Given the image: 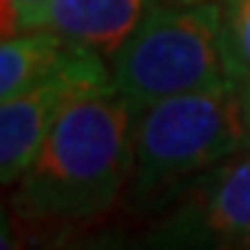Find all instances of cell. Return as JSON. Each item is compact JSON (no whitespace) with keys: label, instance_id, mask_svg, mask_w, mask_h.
I'll return each mask as SVG.
<instances>
[{"label":"cell","instance_id":"cell-9","mask_svg":"<svg viewBox=\"0 0 250 250\" xmlns=\"http://www.w3.org/2000/svg\"><path fill=\"white\" fill-rule=\"evenodd\" d=\"M37 250H142V238L127 229H84V226H58V232Z\"/></svg>","mask_w":250,"mask_h":250},{"label":"cell","instance_id":"cell-6","mask_svg":"<svg viewBox=\"0 0 250 250\" xmlns=\"http://www.w3.org/2000/svg\"><path fill=\"white\" fill-rule=\"evenodd\" d=\"M151 3L154 0H42L21 19L19 30H51L112 58Z\"/></svg>","mask_w":250,"mask_h":250},{"label":"cell","instance_id":"cell-10","mask_svg":"<svg viewBox=\"0 0 250 250\" xmlns=\"http://www.w3.org/2000/svg\"><path fill=\"white\" fill-rule=\"evenodd\" d=\"M0 250H24V235H21V217L15 211H9V205H3L0 214Z\"/></svg>","mask_w":250,"mask_h":250},{"label":"cell","instance_id":"cell-12","mask_svg":"<svg viewBox=\"0 0 250 250\" xmlns=\"http://www.w3.org/2000/svg\"><path fill=\"white\" fill-rule=\"evenodd\" d=\"M238 103H241V118H244V127L250 133V82L238 84Z\"/></svg>","mask_w":250,"mask_h":250},{"label":"cell","instance_id":"cell-13","mask_svg":"<svg viewBox=\"0 0 250 250\" xmlns=\"http://www.w3.org/2000/svg\"><path fill=\"white\" fill-rule=\"evenodd\" d=\"M187 3H196V0H187Z\"/></svg>","mask_w":250,"mask_h":250},{"label":"cell","instance_id":"cell-5","mask_svg":"<svg viewBox=\"0 0 250 250\" xmlns=\"http://www.w3.org/2000/svg\"><path fill=\"white\" fill-rule=\"evenodd\" d=\"M115 91L112 63L103 51L69 42L66 55L33 82L27 91L0 100V181L12 187L27 172L33 157L61 115L82 97Z\"/></svg>","mask_w":250,"mask_h":250},{"label":"cell","instance_id":"cell-4","mask_svg":"<svg viewBox=\"0 0 250 250\" xmlns=\"http://www.w3.org/2000/svg\"><path fill=\"white\" fill-rule=\"evenodd\" d=\"M139 238L142 250H250V148L175 196Z\"/></svg>","mask_w":250,"mask_h":250},{"label":"cell","instance_id":"cell-2","mask_svg":"<svg viewBox=\"0 0 250 250\" xmlns=\"http://www.w3.org/2000/svg\"><path fill=\"white\" fill-rule=\"evenodd\" d=\"M250 148L238 87H214L160 100L136 115L133 172L124 208L157 217L193 181Z\"/></svg>","mask_w":250,"mask_h":250},{"label":"cell","instance_id":"cell-3","mask_svg":"<svg viewBox=\"0 0 250 250\" xmlns=\"http://www.w3.org/2000/svg\"><path fill=\"white\" fill-rule=\"evenodd\" d=\"M112 63V87L133 109L160 100L238 87L229 76L217 0H154Z\"/></svg>","mask_w":250,"mask_h":250},{"label":"cell","instance_id":"cell-8","mask_svg":"<svg viewBox=\"0 0 250 250\" xmlns=\"http://www.w3.org/2000/svg\"><path fill=\"white\" fill-rule=\"evenodd\" d=\"M223 15L226 63L235 84L250 82V0H217Z\"/></svg>","mask_w":250,"mask_h":250},{"label":"cell","instance_id":"cell-7","mask_svg":"<svg viewBox=\"0 0 250 250\" xmlns=\"http://www.w3.org/2000/svg\"><path fill=\"white\" fill-rule=\"evenodd\" d=\"M73 40H63L51 30H19L6 33L0 42V100L27 91L55 66Z\"/></svg>","mask_w":250,"mask_h":250},{"label":"cell","instance_id":"cell-1","mask_svg":"<svg viewBox=\"0 0 250 250\" xmlns=\"http://www.w3.org/2000/svg\"><path fill=\"white\" fill-rule=\"evenodd\" d=\"M136 115L118 91L76 100L12 184V211L24 223L45 226H84L105 217L130 184Z\"/></svg>","mask_w":250,"mask_h":250},{"label":"cell","instance_id":"cell-11","mask_svg":"<svg viewBox=\"0 0 250 250\" xmlns=\"http://www.w3.org/2000/svg\"><path fill=\"white\" fill-rule=\"evenodd\" d=\"M42 0H3V37L15 33L27 12H33Z\"/></svg>","mask_w":250,"mask_h":250}]
</instances>
